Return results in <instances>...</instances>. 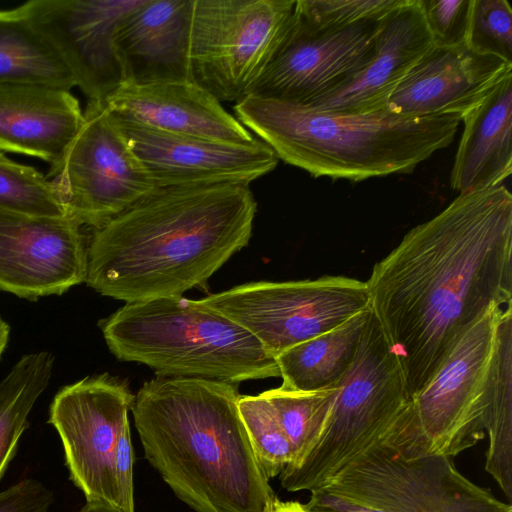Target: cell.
<instances>
[{"instance_id": "1", "label": "cell", "mask_w": 512, "mask_h": 512, "mask_svg": "<svg viewBox=\"0 0 512 512\" xmlns=\"http://www.w3.org/2000/svg\"><path fill=\"white\" fill-rule=\"evenodd\" d=\"M512 195L459 194L409 230L366 281L370 308L411 399L467 330L512 297Z\"/></svg>"}, {"instance_id": "2", "label": "cell", "mask_w": 512, "mask_h": 512, "mask_svg": "<svg viewBox=\"0 0 512 512\" xmlns=\"http://www.w3.org/2000/svg\"><path fill=\"white\" fill-rule=\"evenodd\" d=\"M256 212L245 183L154 188L95 229L85 282L126 303L182 296L248 245Z\"/></svg>"}, {"instance_id": "3", "label": "cell", "mask_w": 512, "mask_h": 512, "mask_svg": "<svg viewBox=\"0 0 512 512\" xmlns=\"http://www.w3.org/2000/svg\"><path fill=\"white\" fill-rule=\"evenodd\" d=\"M236 384L156 376L132 404L146 458L196 512H270L278 500L241 419Z\"/></svg>"}, {"instance_id": "4", "label": "cell", "mask_w": 512, "mask_h": 512, "mask_svg": "<svg viewBox=\"0 0 512 512\" xmlns=\"http://www.w3.org/2000/svg\"><path fill=\"white\" fill-rule=\"evenodd\" d=\"M251 129L285 163L313 177L362 181L409 174L448 147L459 115L405 116L385 109L340 114L249 95L234 106Z\"/></svg>"}, {"instance_id": "5", "label": "cell", "mask_w": 512, "mask_h": 512, "mask_svg": "<svg viewBox=\"0 0 512 512\" xmlns=\"http://www.w3.org/2000/svg\"><path fill=\"white\" fill-rule=\"evenodd\" d=\"M116 358L157 376L239 383L279 377L276 358L248 330L183 296L126 303L99 322Z\"/></svg>"}, {"instance_id": "6", "label": "cell", "mask_w": 512, "mask_h": 512, "mask_svg": "<svg viewBox=\"0 0 512 512\" xmlns=\"http://www.w3.org/2000/svg\"><path fill=\"white\" fill-rule=\"evenodd\" d=\"M503 309L491 306L461 337L427 385L380 438L403 459L453 458L483 440Z\"/></svg>"}, {"instance_id": "7", "label": "cell", "mask_w": 512, "mask_h": 512, "mask_svg": "<svg viewBox=\"0 0 512 512\" xmlns=\"http://www.w3.org/2000/svg\"><path fill=\"white\" fill-rule=\"evenodd\" d=\"M409 399L398 361L371 310L325 430L297 466L282 471L281 486L297 492L327 483L383 436Z\"/></svg>"}, {"instance_id": "8", "label": "cell", "mask_w": 512, "mask_h": 512, "mask_svg": "<svg viewBox=\"0 0 512 512\" xmlns=\"http://www.w3.org/2000/svg\"><path fill=\"white\" fill-rule=\"evenodd\" d=\"M293 0H194L189 42L191 81L217 100L249 96L276 51Z\"/></svg>"}, {"instance_id": "9", "label": "cell", "mask_w": 512, "mask_h": 512, "mask_svg": "<svg viewBox=\"0 0 512 512\" xmlns=\"http://www.w3.org/2000/svg\"><path fill=\"white\" fill-rule=\"evenodd\" d=\"M198 301L248 330L274 357L370 307L366 282L346 276L250 282Z\"/></svg>"}, {"instance_id": "10", "label": "cell", "mask_w": 512, "mask_h": 512, "mask_svg": "<svg viewBox=\"0 0 512 512\" xmlns=\"http://www.w3.org/2000/svg\"><path fill=\"white\" fill-rule=\"evenodd\" d=\"M320 487L387 512H512L510 503L465 477L453 458L403 459L380 440Z\"/></svg>"}, {"instance_id": "11", "label": "cell", "mask_w": 512, "mask_h": 512, "mask_svg": "<svg viewBox=\"0 0 512 512\" xmlns=\"http://www.w3.org/2000/svg\"><path fill=\"white\" fill-rule=\"evenodd\" d=\"M134 397L125 381L103 374L63 387L51 403L49 423L61 438L70 478L87 502L122 511L116 457L130 430Z\"/></svg>"}, {"instance_id": "12", "label": "cell", "mask_w": 512, "mask_h": 512, "mask_svg": "<svg viewBox=\"0 0 512 512\" xmlns=\"http://www.w3.org/2000/svg\"><path fill=\"white\" fill-rule=\"evenodd\" d=\"M83 124L51 182L68 218L99 228L155 187L102 102Z\"/></svg>"}, {"instance_id": "13", "label": "cell", "mask_w": 512, "mask_h": 512, "mask_svg": "<svg viewBox=\"0 0 512 512\" xmlns=\"http://www.w3.org/2000/svg\"><path fill=\"white\" fill-rule=\"evenodd\" d=\"M381 21L319 28L293 10L276 51L250 95L310 104L345 83L366 64Z\"/></svg>"}, {"instance_id": "14", "label": "cell", "mask_w": 512, "mask_h": 512, "mask_svg": "<svg viewBox=\"0 0 512 512\" xmlns=\"http://www.w3.org/2000/svg\"><path fill=\"white\" fill-rule=\"evenodd\" d=\"M141 0H32L18 7L58 53L88 101L124 83L116 49L123 17Z\"/></svg>"}, {"instance_id": "15", "label": "cell", "mask_w": 512, "mask_h": 512, "mask_svg": "<svg viewBox=\"0 0 512 512\" xmlns=\"http://www.w3.org/2000/svg\"><path fill=\"white\" fill-rule=\"evenodd\" d=\"M87 246L70 218L0 210V290L36 300L85 282Z\"/></svg>"}, {"instance_id": "16", "label": "cell", "mask_w": 512, "mask_h": 512, "mask_svg": "<svg viewBox=\"0 0 512 512\" xmlns=\"http://www.w3.org/2000/svg\"><path fill=\"white\" fill-rule=\"evenodd\" d=\"M110 117L155 188L249 184L274 170L278 164L275 152L256 138L250 143L203 139L166 133Z\"/></svg>"}, {"instance_id": "17", "label": "cell", "mask_w": 512, "mask_h": 512, "mask_svg": "<svg viewBox=\"0 0 512 512\" xmlns=\"http://www.w3.org/2000/svg\"><path fill=\"white\" fill-rule=\"evenodd\" d=\"M511 74L512 63L475 52L465 42L433 45L393 91L386 109L405 116L463 118Z\"/></svg>"}, {"instance_id": "18", "label": "cell", "mask_w": 512, "mask_h": 512, "mask_svg": "<svg viewBox=\"0 0 512 512\" xmlns=\"http://www.w3.org/2000/svg\"><path fill=\"white\" fill-rule=\"evenodd\" d=\"M433 45L419 0H406L382 19L366 64L307 106L340 114L385 110L393 91Z\"/></svg>"}, {"instance_id": "19", "label": "cell", "mask_w": 512, "mask_h": 512, "mask_svg": "<svg viewBox=\"0 0 512 512\" xmlns=\"http://www.w3.org/2000/svg\"><path fill=\"white\" fill-rule=\"evenodd\" d=\"M102 104L116 119L166 133L233 143L255 139L219 100L190 80L125 83Z\"/></svg>"}, {"instance_id": "20", "label": "cell", "mask_w": 512, "mask_h": 512, "mask_svg": "<svg viewBox=\"0 0 512 512\" xmlns=\"http://www.w3.org/2000/svg\"><path fill=\"white\" fill-rule=\"evenodd\" d=\"M194 0H141L116 31L124 83L190 80L189 42Z\"/></svg>"}, {"instance_id": "21", "label": "cell", "mask_w": 512, "mask_h": 512, "mask_svg": "<svg viewBox=\"0 0 512 512\" xmlns=\"http://www.w3.org/2000/svg\"><path fill=\"white\" fill-rule=\"evenodd\" d=\"M84 121L69 90L34 84H0V151L49 163L52 176Z\"/></svg>"}, {"instance_id": "22", "label": "cell", "mask_w": 512, "mask_h": 512, "mask_svg": "<svg viewBox=\"0 0 512 512\" xmlns=\"http://www.w3.org/2000/svg\"><path fill=\"white\" fill-rule=\"evenodd\" d=\"M462 120L451 188L463 194L501 185L512 171V74Z\"/></svg>"}, {"instance_id": "23", "label": "cell", "mask_w": 512, "mask_h": 512, "mask_svg": "<svg viewBox=\"0 0 512 512\" xmlns=\"http://www.w3.org/2000/svg\"><path fill=\"white\" fill-rule=\"evenodd\" d=\"M371 308L338 327L277 355L282 385L295 391H319L338 385L350 368Z\"/></svg>"}, {"instance_id": "24", "label": "cell", "mask_w": 512, "mask_h": 512, "mask_svg": "<svg viewBox=\"0 0 512 512\" xmlns=\"http://www.w3.org/2000/svg\"><path fill=\"white\" fill-rule=\"evenodd\" d=\"M0 84H34L69 91L76 86L58 53L18 7L0 11Z\"/></svg>"}, {"instance_id": "25", "label": "cell", "mask_w": 512, "mask_h": 512, "mask_svg": "<svg viewBox=\"0 0 512 512\" xmlns=\"http://www.w3.org/2000/svg\"><path fill=\"white\" fill-rule=\"evenodd\" d=\"M512 307L503 310L489 383L485 470L512 500Z\"/></svg>"}, {"instance_id": "26", "label": "cell", "mask_w": 512, "mask_h": 512, "mask_svg": "<svg viewBox=\"0 0 512 512\" xmlns=\"http://www.w3.org/2000/svg\"><path fill=\"white\" fill-rule=\"evenodd\" d=\"M53 356L46 351L24 355L0 382V479L28 427V415L49 384Z\"/></svg>"}, {"instance_id": "27", "label": "cell", "mask_w": 512, "mask_h": 512, "mask_svg": "<svg viewBox=\"0 0 512 512\" xmlns=\"http://www.w3.org/2000/svg\"><path fill=\"white\" fill-rule=\"evenodd\" d=\"M338 385L319 391H295L283 386L263 392L293 450L297 466L317 444L330 417Z\"/></svg>"}, {"instance_id": "28", "label": "cell", "mask_w": 512, "mask_h": 512, "mask_svg": "<svg viewBox=\"0 0 512 512\" xmlns=\"http://www.w3.org/2000/svg\"><path fill=\"white\" fill-rule=\"evenodd\" d=\"M0 210L36 217L68 218L47 177L0 151Z\"/></svg>"}, {"instance_id": "29", "label": "cell", "mask_w": 512, "mask_h": 512, "mask_svg": "<svg viewBox=\"0 0 512 512\" xmlns=\"http://www.w3.org/2000/svg\"><path fill=\"white\" fill-rule=\"evenodd\" d=\"M238 409L255 455L268 479L292 463L293 450L263 394L240 395Z\"/></svg>"}, {"instance_id": "30", "label": "cell", "mask_w": 512, "mask_h": 512, "mask_svg": "<svg viewBox=\"0 0 512 512\" xmlns=\"http://www.w3.org/2000/svg\"><path fill=\"white\" fill-rule=\"evenodd\" d=\"M466 45L512 63V9L507 0H470Z\"/></svg>"}, {"instance_id": "31", "label": "cell", "mask_w": 512, "mask_h": 512, "mask_svg": "<svg viewBox=\"0 0 512 512\" xmlns=\"http://www.w3.org/2000/svg\"><path fill=\"white\" fill-rule=\"evenodd\" d=\"M406 0H296L294 11L319 28H343L381 20Z\"/></svg>"}, {"instance_id": "32", "label": "cell", "mask_w": 512, "mask_h": 512, "mask_svg": "<svg viewBox=\"0 0 512 512\" xmlns=\"http://www.w3.org/2000/svg\"><path fill=\"white\" fill-rule=\"evenodd\" d=\"M435 46L465 42L470 0H419Z\"/></svg>"}, {"instance_id": "33", "label": "cell", "mask_w": 512, "mask_h": 512, "mask_svg": "<svg viewBox=\"0 0 512 512\" xmlns=\"http://www.w3.org/2000/svg\"><path fill=\"white\" fill-rule=\"evenodd\" d=\"M52 492L34 479H25L0 492V512H49Z\"/></svg>"}, {"instance_id": "34", "label": "cell", "mask_w": 512, "mask_h": 512, "mask_svg": "<svg viewBox=\"0 0 512 512\" xmlns=\"http://www.w3.org/2000/svg\"><path fill=\"white\" fill-rule=\"evenodd\" d=\"M305 507L310 512H387L366 501L318 487L310 491Z\"/></svg>"}, {"instance_id": "35", "label": "cell", "mask_w": 512, "mask_h": 512, "mask_svg": "<svg viewBox=\"0 0 512 512\" xmlns=\"http://www.w3.org/2000/svg\"><path fill=\"white\" fill-rule=\"evenodd\" d=\"M270 512H310L304 504L298 501H280L277 500Z\"/></svg>"}, {"instance_id": "36", "label": "cell", "mask_w": 512, "mask_h": 512, "mask_svg": "<svg viewBox=\"0 0 512 512\" xmlns=\"http://www.w3.org/2000/svg\"><path fill=\"white\" fill-rule=\"evenodd\" d=\"M79 512H122L116 508H113L111 506L99 504V503H92L87 502Z\"/></svg>"}, {"instance_id": "37", "label": "cell", "mask_w": 512, "mask_h": 512, "mask_svg": "<svg viewBox=\"0 0 512 512\" xmlns=\"http://www.w3.org/2000/svg\"><path fill=\"white\" fill-rule=\"evenodd\" d=\"M10 327L9 325L0 317V356L2 355L9 338Z\"/></svg>"}]
</instances>
